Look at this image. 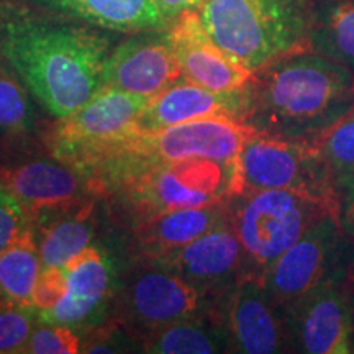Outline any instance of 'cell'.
<instances>
[{
  "mask_svg": "<svg viewBox=\"0 0 354 354\" xmlns=\"http://www.w3.org/2000/svg\"><path fill=\"white\" fill-rule=\"evenodd\" d=\"M238 120L276 138L315 145L354 110V76L318 53L299 51L253 71Z\"/></svg>",
  "mask_w": 354,
  "mask_h": 354,
  "instance_id": "6da1fadb",
  "label": "cell"
},
{
  "mask_svg": "<svg viewBox=\"0 0 354 354\" xmlns=\"http://www.w3.org/2000/svg\"><path fill=\"white\" fill-rule=\"evenodd\" d=\"M109 39L74 25L13 19L0 25V55L50 115L63 120L102 87Z\"/></svg>",
  "mask_w": 354,
  "mask_h": 354,
  "instance_id": "7a4b0ae2",
  "label": "cell"
},
{
  "mask_svg": "<svg viewBox=\"0 0 354 354\" xmlns=\"http://www.w3.org/2000/svg\"><path fill=\"white\" fill-rule=\"evenodd\" d=\"M233 165L212 159L156 162L120 158L88 172L97 192H110L136 220L177 209H198L232 198Z\"/></svg>",
  "mask_w": 354,
  "mask_h": 354,
  "instance_id": "3957f363",
  "label": "cell"
},
{
  "mask_svg": "<svg viewBox=\"0 0 354 354\" xmlns=\"http://www.w3.org/2000/svg\"><path fill=\"white\" fill-rule=\"evenodd\" d=\"M315 0H202L198 17L214 41L256 71L308 51Z\"/></svg>",
  "mask_w": 354,
  "mask_h": 354,
  "instance_id": "277c9868",
  "label": "cell"
},
{
  "mask_svg": "<svg viewBox=\"0 0 354 354\" xmlns=\"http://www.w3.org/2000/svg\"><path fill=\"white\" fill-rule=\"evenodd\" d=\"M325 214L333 210L290 190H258L230 198V221L245 251L248 276L263 279L310 225Z\"/></svg>",
  "mask_w": 354,
  "mask_h": 354,
  "instance_id": "5b68a950",
  "label": "cell"
},
{
  "mask_svg": "<svg viewBox=\"0 0 354 354\" xmlns=\"http://www.w3.org/2000/svg\"><path fill=\"white\" fill-rule=\"evenodd\" d=\"M272 189L325 203L336 215V187L318 146L253 131L234 161L232 196Z\"/></svg>",
  "mask_w": 354,
  "mask_h": 354,
  "instance_id": "8992f818",
  "label": "cell"
},
{
  "mask_svg": "<svg viewBox=\"0 0 354 354\" xmlns=\"http://www.w3.org/2000/svg\"><path fill=\"white\" fill-rule=\"evenodd\" d=\"M148 100L102 86L77 112L59 120L50 140L51 156L88 174L138 130V118Z\"/></svg>",
  "mask_w": 354,
  "mask_h": 354,
  "instance_id": "52a82bcc",
  "label": "cell"
},
{
  "mask_svg": "<svg viewBox=\"0 0 354 354\" xmlns=\"http://www.w3.org/2000/svg\"><path fill=\"white\" fill-rule=\"evenodd\" d=\"M220 305L221 300L207 299L167 266L146 258L122 281L115 307L117 322L128 333L145 338L161 326L220 308Z\"/></svg>",
  "mask_w": 354,
  "mask_h": 354,
  "instance_id": "ba28073f",
  "label": "cell"
},
{
  "mask_svg": "<svg viewBox=\"0 0 354 354\" xmlns=\"http://www.w3.org/2000/svg\"><path fill=\"white\" fill-rule=\"evenodd\" d=\"M253 131V128L228 115L196 118L156 131L138 128L107 161L140 158L156 162H176L202 158L233 165Z\"/></svg>",
  "mask_w": 354,
  "mask_h": 354,
  "instance_id": "9c48e42d",
  "label": "cell"
},
{
  "mask_svg": "<svg viewBox=\"0 0 354 354\" xmlns=\"http://www.w3.org/2000/svg\"><path fill=\"white\" fill-rule=\"evenodd\" d=\"M346 234L333 214L322 215L268 269L263 282L279 307H287L339 272Z\"/></svg>",
  "mask_w": 354,
  "mask_h": 354,
  "instance_id": "30bf717a",
  "label": "cell"
},
{
  "mask_svg": "<svg viewBox=\"0 0 354 354\" xmlns=\"http://www.w3.org/2000/svg\"><path fill=\"white\" fill-rule=\"evenodd\" d=\"M153 259L167 266L215 302L227 297L246 276L245 251L230 214L197 240Z\"/></svg>",
  "mask_w": 354,
  "mask_h": 354,
  "instance_id": "8fae6325",
  "label": "cell"
},
{
  "mask_svg": "<svg viewBox=\"0 0 354 354\" xmlns=\"http://www.w3.org/2000/svg\"><path fill=\"white\" fill-rule=\"evenodd\" d=\"M0 184L15 194L28 214L66 209L97 192L92 177L69 162L55 156L24 158L15 151H0Z\"/></svg>",
  "mask_w": 354,
  "mask_h": 354,
  "instance_id": "7c38bea8",
  "label": "cell"
},
{
  "mask_svg": "<svg viewBox=\"0 0 354 354\" xmlns=\"http://www.w3.org/2000/svg\"><path fill=\"white\" fill-rule=\"evenodd\" d=\"M284 310L290 353L349 354L353 322L339 272Z\"/></svg>",
  "mask_w": 354,
  "mask_h": 354,
  "instance_id": "4fadbf2b",
  "label": "cell"
},
{
  "mask_svg": "<svg viewBox=\"0 0 354 354\" xmlns=\"http://www.w3.org/2000/svg\"><path fill=\"white\" fill-rule=\"evenodd\" d=\"M167 35L183 77L197 86L218 94H233L243 91L253 76V71L214 41L197 7L180 13L167 28Z\"/></svg>",
  "mask_w": 354,
  "mask_h": 354,
  "instance_id": "5bb4252c",
  "label": "cell"
},
{
  "mask_svg": "<svg viewBox=\"0 0 354 354\" xmlns=\"http://www.w3.org/2000/svg\"><path fill=\"white\" fill-rule=\"evenodd\" d=\"M232 349L246 354L290 353L284 310L274 302L263 279H240L223 302Z\"/></svg>",
  "mask_w": 354,
  "mask_h": 354,
  "instance_id": "9a60e30c",
  "label": "cell"
},
{
  "mask_svg": "<svg viewBox=\"0 0 354 354\" xmlns=\"http://www.w3.org/2000/svg\"><path fill=\"white\" fill-rule=\"evenodd\" d=\"M183 77L167 30L143 32L109 53L102 86L151 99Z\"/></svg>",
  "mask_w": 354,
  "mask_h": 354,
  "instance_id": "2e32d148",
  "label": "cell"
},
{
  "mask_svg": "<svg viewBox=\"0 0 354 354\" xmlns=\"http://www.w3.org/2000/svg\"><path fill=\"white\" fill-rule=\"evenodd\" d=\"M68 292L55 307L39 312L43 323L74 328L82 326L99 315L113 294L112 261L95 246H87L82 253L64 266Z\"/></svg>",
  "mask_w": 354,
  "mask_h": 354,
  "instance_id": "e0dca14e",
  "label": "cell"
},
{
  "mask_svg": "<svg viewBox=\"0 0 354 354\" xmlns=\"http://www.w3.org/2000/svg\"><path fill=\"white\" fill-rule=\"evenodd\" d=\"M240 92L218 94L180 77L148 100L138 118V128L156 131L212 115L238 118L241 107Z\"/></svg>",
  "mask_w": 354,
  "mask_h": 354,
  "instance_id": "ac0fdd59",
  "label": "cell"
},
{
  "mask_svg": "<svg viewBox=\"0 0 354 354\" xmlns=\"http://www.w3.org/2000/svg\"><path fill=\"white\" fill-rule=\"evenodd\" d=\"M230 214V201L198 209H177L146 216L135 227V240L146 258L153 259L183 248L207 233Z\"/></svg>",
  "mask_w": 354,
  "mask_h": 354,
  "instance_id": "d6986e66",
  "label": "cell"
},
{
  "mask_svg": "<svg viewBox=\"0 0 354 354\" xmlns=\"http://www.w3.org/2000/svg\"><path fill=\"white\" fill-rule=\"evenodd\" d=\"M141 351L154 354H214L232 349L223 310L214 308L151 331L141 339Z\"/></svg>",
  "mask_w": 354,
  "mask_h": 354,
  "instance_id": "ffe728a7",
  "label": "cell"
},
{
  "mask_svg": "<svg viewBox=\"0 0 354 354\" xmlns=\"http://www.w3.org/2000/svg\"><path fill=\"white\" fill-rule=\"evenodd\" d=\"M56 10L77 17L87 24L117 32H158L169 21L154 0H46Z\"/></svg>",
  "mask_w": 354,
  "mask_h": 354,
  "instance_id": "44dd1931",
  "label": "cell"
},
{
  "mask_svg": "<svg viewBox=\"0 0 354 354\" xmlns=\"http://www.w3.org/2000/svg\"><path fill=\"white\" fill-rule=\"evenodd\" d=\"M310 48L354 76V0H315Z\"/></svg>",
  "mask_w": 354,
  "mask_h": 354,
  "instance_id": "7402d4cb",
  "label": "cell"
},
{
  "mask_svg": "<svg viewBox=\"0 0 354 354\" xmlns=\"http://www.w3.org/2000/svg\"><path fill=\"white\" fill-rule=\"evenodd\" d=\"M95 225L92 203L82 202L64 209V215L44 227L39 238L43 268H64L94 240Z\"/></svg>",
  "mask_w": 354,
  "mask_h": 354,
  "instance_id": "603a6c76",
  "label": "cell"
},
{
  "mask_svg": "<svg viewBox=\"0 0 354 354\" xmlns=\"http://www.w3.org/2000/svg\"><path fill=\"white\" fill-rule=\"evenodd\" d=\"M37 243L32 230L26 228L0 254V295L3 299L33 307V289L43 269Z\"/></svg>",
  "mask_w": 354,
  "mask_h": 354,
  "instance_id": "cb8c5ba5",
  "label": "cell"
},
{
  "mask_svg": "<svg viewBox=\"0 0 354 354\" xmlns=\"http://www.w3.org/2000/svg\"><path fill=\"white\" fill-rule=\"evenodd\" d=\"M32 94L0 55V141L28 138L38 125Z\"/></svg>",
  "mask_w": 354,
  "mask_h": 354,
  "instance_id": "d4e9b609",
  "label": "cell"
},
{
  "mask_svg": "<svg viewBox=\"0 0 354 354\" xmlns=\"http://www.w3.org/2000/svg\"><path fill=\"white\" fill-rule=\"evenodd\" d=\"M328 167L335 187L354 176V110L315 143Z\"/></svg>",
  "mask_w": 354,
  "mask_h": 354,
  "instance_id": "484cf974",
  "label": "cell"
},
{
  "mask_svg": "<svg viewBox=\"0 0 354 354\" xmlns=\"http://www.w3.org/2000/svg\"><path fill=\"white\" fill-rule=\"evenodd\" d=\"M35 307L20 305L0 295V354L24 353L33 331Z\"/></svg>",
  "mask_w": 354,
  "mask_h": 354,
  "instance_id": "4316f807",
  "label": "cell"
},
{
  "mask_svg": "<svg viewBox=\"0 0 354 354\" xmlns=\"http://www.w3.org/2000/svg\"><path fill=\"white\" fill-rule=\"evenodd\" d=\"M24 353L30 354H76L81 353V339L73 328L44 323L32 331Z\"/></svg>",
  "mask_w": 354,
  "mask_h": 354,
  "instance_id": "83f0119b",
  "label": "cell"
},
{
  "mask_svg": "<svg viewBox=\"0 0 354 354\" xmlns=\"http://www.w3.org/2000/svg\"><path fill=\"white\" fill-rule=\"evenodd\" d=\"M28 215L15 194L0 184V254L28 228Z\"/></svg>",
  "mask_w": 354,
  "mask_h": 354,
  "instance_id": "f1b7e54d",
  "label": "cell"
},
{
  "mask_svg": "<svg viewBox=\"0 0 354 354\" xmlns=\"http://www.w3.org/2000/svg\"><path fill=\"white\" fill-rule=\"evenodd\" d=\"M68 292V277L63 268H43L35 284L32 304L38 312L55 307Z\"/></svg>",
  "mask_w": 354,
  "mask_h": 354,
  "instance_id": "f546056e",
  "label": "cell"
},
{
  "mask_svg": "<svg viewBox=\"0 0 354 354\" xmlns=\"http://www.w3.org/2000/svg\"><path fill=\"white\" fill-rule=\"evenodd\" d=\"M135 336L128 333V330L120 322H115L112 326H104L95 333L88 335V339L81 344L82 353H120L125 351L128 339Z\"/></svg>",
  "mask_w": 354,
  "mask_h": 354,
  "instance_id": "4dcf8cb0",
  "label": "cell"
},
{
  "mask_svg": "<svg viewBox=\"0 0 354 354\" xmlns=\"http://www.w3.org/2000/svg\"><path fill=\"white\" fill-rule=\"evenodd\" d=\"M336 218L343 233L354 238V176L336 189Z\"/></svg>",
  "mask_w": 354,
  "mask_h": 354,
  "instance_id": "1f68e13d",
  "label": "cell"
},
{
  "mask_svg": "<svg viewBox=\"0 0 354 354\" xmlns=\"http://www.w3.org/2000/svg\"><path fill=\"white\" fill-rule=\"evenodd\" d=\"M339 284L348 300L354 326V238L349 236H346V241H344L342 263H339Z\"/></svg>",
  "mask_w": 354,
  "mask_h": 354,
  "instance_id": "d6a6232c",
  "label": "cell"
},
{
  "mask_svg": "<svg viewBox=\"0 0 354 354\" xmlns=\"http://www.w3.org/2000/svg\"><path fill=\"white\" fill-rule=\"evenodd\" d=\"M158 3L159 10L169 21H174L180 13L189 10V8L197 7L202 0H154Z\"/></svg>",
  "mask_w": 354,
  "mask_h": 354,
  "instance_id": "836d02e7",
  "label": "cell"
},
{
  "mask_svg": "<svg viewBox=\"0 0 354 354\" xmlns=\"http://www.w3.org/2000/svg\"><path fill=\"white\" fill-rule=\"evenodd\" d=\"M349 351L354 353V326L351 328V333H349Z\"/></svg>",
  "mask_w": 354,
  "mask_h": 354,
  "instance_id": "e575fe53",
  "label": "cell"
}]
</instances>
